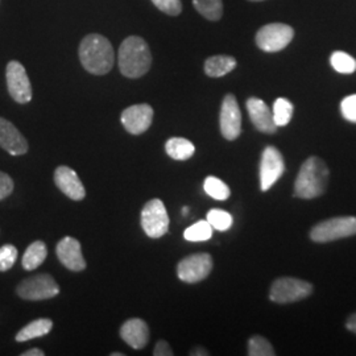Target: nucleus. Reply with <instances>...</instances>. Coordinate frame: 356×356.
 Listing matches in <instances>:
<instances>
[{
  "label": "nucleus",
  "instance_id": "f257e3e1",
  "mask_svg": "<svg viewBox=\"0 0 356 356\" xmlns=\"http://www.w3.org/2000/svg\"><path fill=\"white\" fill-rule=\"evenodd\" d=\"M78 53L82 66L94 76H104L114 66V48L102 35L91 33L83 38Z\"/></svg>",
  "mask_w": 356,
  "mask_h": 356
},
{
  "label": "nucleus",
  "instance_id": "f03ea898",
  "mask_svg": "<svg viewBox=\"0 0 356 356\" xmlns=\"http://www.w3.org/2000/svg\"><path fill=\"white\" fill-rule=\"evenodd\" d=\"M120 73L127 78H140L148 73L152 65V54L145 40L139 36L126 38L118 53Z\"/></svg>",
  "mask_w": 356,
  "mask_h": 356
},
{
  "label": "nucleus",
  "instance_id": "7ed1b4c3",
  "mask_svg": "<svg viewBox=\"0 0 356 356\" xmlns=\"http://www.w3.org/2000/svg\"><path fill=\"white\" fill-rule=\"evenodd\" d=\"M329 181V168L319 157H309L300 168L294 184V195L312 200L322 195Z\"/></svg>",
  "mask_w": 356,
  "mask_h": 356
},
{
  "label": "nucleus",
  "instance_id": "20e7f679",
  "mask_svg": "<svg viewBox=\"0 0 356 356\" xmlns=\"http://www.w3.org/2000/svg\"><path fill=\"white\" fill-rule=\"evenodd\" d=\"M356 235V216H337L323 220L310 231V239L329 243Z\"/></svg>",
  "mask_w": 356,
  "mask_h": 356
},
{
  "label": "nucleus",
  "instance_id": "39448f33",
  "mask_svg": "<svg viewBox=\"0 0 356 356\" xmlns=\"http://www.w3.org/2000/svg\"><path fill=\"white\" fill-rule=\"evenodd\" d=\"M313 292V285L307 281L294 277H280L275 281L269 291L270 301L276 304H291L301 301Z\"/></svg>",
  "mask_w": 356,
  "mask_h": 356
},
{
  "label": "nucleus",
  "instance_id": "423d86ee",
  "mask_svg": "<svg viewBox=\"0 0 356 356\" xmlns=\"http://www.w3.org/2000/svg\"><path fill=\"white\" fill-rule=\"evenodd\" d=\"M16 293L26 301H42L58 296L60 286L51 275L40 273L22 281L16 288Z\"/></svg>",
  "mask_w": 356,
  "mask_h": 356
},
{
  "label": "nucleus",
  "instance_id": "0eeeda50",
  "mask_svg": "<svg viewBox=\"0 0 356 356\" xmlns=\"http://www.w3.org/2000/svg\"><path fill=\"white\" fill-rule=\"evenodd\" d=\"M294 38L292 26L272 23L260 28L256 33V45L261 51L275 53L285 49Z\"/></svg>",
  "mask_w": 356,
  "mask_h": 356
},
{
  "label": "nucleus",
  "instance_id": "6e6552de",
  "mask_svg": "<svg viewBox=\"0 0 356 356\" xmlns=\"http://www.w3.org/2000/svg\"><path fill=\"white\" fill-rule=\"evenodd\" d=\"M141 227L153 239L164 236L169 229V216L165 204L160 200H151L141 210Z\"/></svg>",
  "mask_w": 356,
  "mask_h": 356
},
{
  "label": "nucleus",
  "instance_id": "1a4fd4ad",
  "mask_svg": "<svg viewBox=\"0 0 356 356\" xmlns=\"http://www.w3.org/2000/svg\"><path fill=\"white\" fill-rule=\"evenodd\" d=\"M7 89L13 101L26 104L32 101V86L26 67L19 61H10L6 69Z\"/></svg>",
  "mask_w": 356,
  "mask_h": 356
},
{
  "label": "nucleus",
  "instance_id": "9d476101",
  "mask_svg": "<svg viewBox=\"0 0 356 356\" xmlns=\"http://www.w3.org/2000/svg\"><path fill=\"white\" fill-rule=\"evenodd\" d=\"M213 269V257L209 254H194L178 263V279L184 282L195 284L204 280Z\"/></svg>",
  "mask_w": 356,
  "mask_h": 356
},
{
  "label": "nucleus",
  "instance_id": "9b49d317",
  "mask_svg": "<svg viewBox=\"0 0 356 356\" xmlns=\"http://www.w3.org/2000/svg\"><path fill=\"white\" fill-rule=\"evenodd\" d=\"M219 124L225 139L232 141L239 138L242 132V113L235 95L232 94H227L222 102Z\"/></svg>",
  "mask_w": 356,
  "mask_h": 356
},
{
  "label": "nucleus",
  "instance_id": "f8f14e48",
  "mask_svg": "<svg viewBox=\"0 0 356 356\" xmlns=\"http://www.w3.org/2000/svg\"><path fill=\"white\" fill-rule=\"evenodd\" d=\"M285 170L284 157L276 147L269 145L261 154L260 161V189L267 191L277 182Z\"/></svg>",
  "mask_w": 356,
  "mask_h": 356
},
{
  "label": "nucleus",
  "instance_id": "ddd939ff",
  "mask_svg": "<svg viewBox=\"0 0 356 356\" xmlns=\"http://www.w3.org/2000/svg\"><path fill=\"white\" fill-rule=\"evenodd\" d=\"M153 115L154 113L149 104H147V103L134 104V106H129L122 113L120 122L129 134L140 135L151 127Z\"/></svg>",
  "mask_w": 356,
  "mask_h": 356
},
{
  "label": "nucleus",
  "instance_id": "4468645a",
  "mask_svg": "<svg viewBox=\"0 0 356 356\" xmlns=\"http://www.w3.org/2000/svg\"><path fill=\"white\" fill-rule=\"evenodd\" d=\"M56 254L58 256V260L63 263V266L70 270L81 272L86 268L81 243L72 236H65L64 239L58 242L56 247Z\"/></svg>",
  "mask_w": 356,
  "mask_h": 356
},
{
  "label": "nucleus",
  "instance_id": "2eb2a0df",
  "mask_svg": "<svg viewBox=\"0 0 356 356\" xmlns=\"http://www.w3.org/2000/svg\"><path fill=\"white\" fill-rule=\"evenodd\" d=\"M54 184L60 191L73 201H82L86 195L85 186L69 166H58L54 172Z\"/></svg>",
  "mask_w": 356,
  "mask_h": 356
},
{
  "label": "nucleus",
  "instance_id": "dca6fc26",
  "mask_svg": "<svg viewBox=\"0 0 356 356\" xmlns=\"http://www.w3.org/2000/svg\"><path fill=\"white\" fill-rule=\"evenodd\" d=\"M0 148L13 156H22L28 152V141L13 123L0 118Z\"/></svg>",
  "mask_w": 356,
  "mask_h": 356
},
{
  "label": "nucleus",
  "instance_id": "f3484780",
  "mask_svg": "<svg viewBox=\"0 0 356 356\" xmlns=\"http://www.w3.org/2000/svg\"><path fill=\"white\" fill-rule=\"evenodd\" d=\"M245 106L250 119L257 131L264 134H275L277 131L279 127L273 120V114L268 107L267 103L261 101L260 98L252 97L247 101Z\"/></svg>",
  "mask_w": 356,
  "mask_h": 356
},
{
  "label": "nucleus",
  "instance_id": "a211bd4d",
  "mask_svg": "<svg viewBox=\"0 0 356 356\" xmlns=\"http://www.w3.org/2000/svg\"><path fill=\"white\" fill-rule=\"evenodd\" d=\"M120 337L134 350H143L149 341L148 325L140 318L128 319L120 327Z\"/></svg>",
  "mask_w": 356,
  "mask_h": 356
},
{
  "label": "nucleus",
  "instance_id": "6ab92c4d",
  "mask_svg": "<svg viewBox=\"0 0 356 356\" xmlns=\"http://www.w3.org/2000/svg\"><path fill=\"white\" fill-rule=\"evenodd\" d=\"M236 67V60L231 56H213L204 63V73L211 78H219L231 73Z\"/></svg>",
  "mask_w": 356,
  "mask_h": 356
},
{
  "label": "nucleus",
  "instance_id": "aec40b11",
  "mask_svg": "<svg viewBox=\"0 0 356 356\" xmlns=\"http://www.w3.org/2000/svg\"><path fill=\"white\" fill-rule=\"evenodd\" d=\"M53 327V322L49 318H40L28 323L16 334V342H26L36 338H41L49 334Z\"/></svg>",
  "mask_w": 356,
  "mask_h": 356
},
{
  "label": "nucleus",
  "instance_id": "412c9836",
  "mask_svg": "<svg viewBox=\"0 0 356 356\" xmlns=\"http://www.w3.org/2000/svg\"><path fill=\"white\" fill-rule=\"evenodd\" d=\"M165 151L169 157L177 161H185L191 159L195 152V147L191 141L184 138H172L166 141Z\"/></svg>",
  "mask_w": 356,
  "mask_h": 356
},
{
  "label": "nucleus",
  "instance_id": "4be33fe9",
  "mask_svg": "<svg viewBox=\"0 0 356 356\" xmlns=\"http://www.w3.org/2000/svg\"><path fill=\"white\" fill-rule=\"evenodd\" d=\"M47 256H48V250H47L45 243L41 242V241L33 242L24 252L23 260H22L23 268L26 270H33L45 261Z\"/></svg>",
  "mask_w": 356,
  "mask_h": 356
},
{
  "label": "nucleus",
  "instance_id": "5701e85b",
  "mask_svg": "<svg viewBox=\"0 0 356 356\" xmlns=\"http://www.w3.org/2000/svg\"><path fill=\"white\" fill-rule=\"evenodd\" d=\"M193 6L204 19L211 22L219 20L223 15L222 0H193Z\"/></svg>",
  "mask_w": 356,
  "mask_h": 356
},
{
  "label": "nucleus",
  "instance_id": "b1692460",
  "mask_svg": "<svg viewBox=\"0 0 356 356\" xmlns=\"http://www.w3.org/2000/svg\"><path fill=\"white\" fill-rule=\"evenodd\" d=\"M332 69L341 74H353L356 72V60L346 51H334L331 54Z\"/></svg>",
  "mask_w": 356,
  "mask_h": 356
},
{
  "label": "nucleus",
  "instance_id": "393cba45",
  "mask_svg": "<svg viewBox=\"0 0 356 356\" xmlns=\"http://www.w3.org/2000/svg\"><path fill=\"white\" fill-rule=\"evenodd\" d=\"M213 236V227L207 220H200L185 229L184 238L188 242H206Z\"/></svg>",
  "mask_w": 356,
  "mask_h": 356
},
{
  "label": "nucleus",
  "instance_id": "a878e982",
  "mask_svg": "<svg viewBox=\"0 0 356 356\" xmlns=\"http://www.w3.org/2000/svg\"><path fill=\"white\" fill-rule=\"evenodd\" d=\"M293 108L292 103L285 98H279L273 103V120L277 127H285L291 119H292Z\"/></svg>",
  "mask_w": 356,
  "mask_h": 356
},
{
  "label": "nucleus",
  "instance_id": "bb28decb",
  "mask_svg": "<svg viewBox=\"0 0 356 356\" xmlns=\"http://www.w3.org/2000/svg\"><path fill=\"white\" fill-rule=\"evenodd\" d=\"M204 189L211 198H214L216 201H226L231 194L229 186L222 179L213 176L204 179Z\"/></svg>",
  "mask_w": 356,
  "mask_h": 356
},
{
  "label": "nucleus",
  "instance_id": "cd10ccee",
  "mask_svg": "<svg viewBox=\"0 0 356 356\" xmlns=\"http://www.w3.org/2000/svg\"><path fill=\"white\" fill-rule=\"evenodd\" d=\"M213 229L218 231H227L232 226V216L225 210L220 209H213L207 213L206 219Z\"/></svg>",
  "mask_w": 356,
  "mask_h": 356
},
{
  "label": "nucleus",
  "instance_id": "c85d7f7f",
  "mask_svg": "<svg viewBox=\"0 0 356 356\" xmlns=\"http://www.w3.org/2000/svg\"><path fill=\"white\" fill-rule=\"evenodd\" d=\"M248 355L250 356H275L276 353L272 344L264 337L254 335L248 341Z\"/></svg>",
  "mask_w": 356,
  "mask_h": 356
},
{
  "label": "nucleus",
  "instance_id": "c756f323",
  "mask_svg": "<svg viewBox=\"0 0 356 356\" xmlns=\"http://www.w3.org/2000/svg\"><path fill=\"white\" fill-rule=\"evenodd\" d=\"M17 260V250L13 244L0 247V272H7L15 266Z\"/></svg>",
  "mask_w": 356,
  "mask_h": 356
},
{
  "label": "nucleus",
  "instance_id": "7c9ffc66",
  "mask_svg": "<svg viewBox=\"0 0 356 356\" xmlns=\"http://www.w3.org/2000/svg\"><path fill=\"white\" fill-rule=\"evenodd\" d=\"M152 1L160 11L170 16H178L182 11L181 0H152Z\"/></svg>",
  "mask_w": 356,
  "mask_h": 356
},
{
  "label": "nucleus",
  "instance_id": "2f4dec72",
  "mask_svg": "<svg viewBox=\"0 0 356 356\" xmlns=\"http://www.w3.org/2000/svg\"><path fill=\"white\" fill-rule=\"evenodd\" d=\"M341 111L343 115L344 119L356 123V94L346 97L342 103H341Z\"/></svg>",
  "mask_w": 356,
  "mask_h": 356
},
{
  "label": "nucleus",
  "instance_id": "473e14b6",
  "mask_svg": "<svg viewBox=\"0 0 356 356\" xmlns=\"http://www.w3.org/2000/svg\"><path fill=\"white\" fill-rule=\"evenodd\" d=\"M15 184L13 178L10 177L7 173L0 172V201L6 200L13 194Z\"/></svg>",
  "mask_w": 356,
  "mask_h": 356
},
{
  "label": "nucleus",
  "instance_id": "72a5a7b5",
  "mask_svg": "<svg viewBox=\"0 0 356 356\" xmlns=\"http://www.w3.org/2000/svg\"><path fill=\"white\" fill-rule=\"evenodd\" d=\"M153 355L154 356H172L173 355V351L170 348L169 343L166 341H159L156 347H154V351H153Z\"/></svg>",
  "mask_w": 356,
  "mask_h": 356
},
{
  "label": "nucleus",
  "instance_id": "f704fd0d",
  "mask_svg": "<svg viewBox=\"0 0 356 356\" xmlns=\"http://www.w3.org/2000/svg\"><path fill=\"white\" fill-rule=\"evenodd\" d=\"M346 326H347V329L351 331V332L356 334V313L348 317L347 322H346Z\"/></svg>",
  "mask_w": 356,
  "mask_h": 356
},
{
  "label": "nucleus",
  "instance_id": "c9c22d12",
  "mask_svg": "<svg viewBox=\"0 0 356 356\" xmlns=\"http://www.w3.org/2000/svg\"><path fill=\"white\" fill-rule=\"evenodd\" d=\"M44 351H41L40 348H31V350H28L26 353H23L22 356H44Z\"/></svg>",
  "mask_w": 356,
  "mask_h": 356
},
{
  "label": "nucleus",
  "instance_id": "e433bc0d",
  "mask_svg": "<svg viewBox=\"0 0 356 356\" xmlns=\"http://www.w3.org/2000/svg\"><path fill=\"white\" fill-rule=\"evenodd\" d=\"M191 355H209V353H207L204 348H202V347H197V348H194V350L191 351Z\"/></svg>",
  "mask_w": 356,
  "mask_h": 356
},
{
  "label": "nucleus",
  "instance_id": "4c0bfd02",
  "mask_svg": "<svg viewBox=\"0 0 356 356\" xmlns=\"http://www.w3.org/2000/svg\"><path fill=\"white\" fill-rule=\"evenodd\" d=\"M111 356H124V354H122V353H113Z\"/></svg>",
  "mask_w": 356,
  "mask_h": 356
},
{
  "label": "nucleus",
  "instance_id": "58836bf2",
  "mask_svg": "<svg viewBox=\"0 0 356 356\" xmlns=\"http://www.w3.org/2000/svg\"><path fill=\"white\" fill-rule=\"evenodd\" d=\"M182 213H184V214L189 213V209H188V207H184V209H182Z\"/></svg>",
  "mask_w": 356,
  "mask_h": 356
},
{
  "label": "nucleus",
  "instance_id": "ea45409f",
  "mask_svg": "<svg viewBox=\"0 0 356 356\" xmlns=\"http://www.w3.org/2000/svg\"><path fill=\"white\" fill-rule=\"evenodd\" d=\"M250 1H263V0H250Z\"/></svg>",
  "mask_w": 356,
  "mask_h": 356
}]
</instances>
